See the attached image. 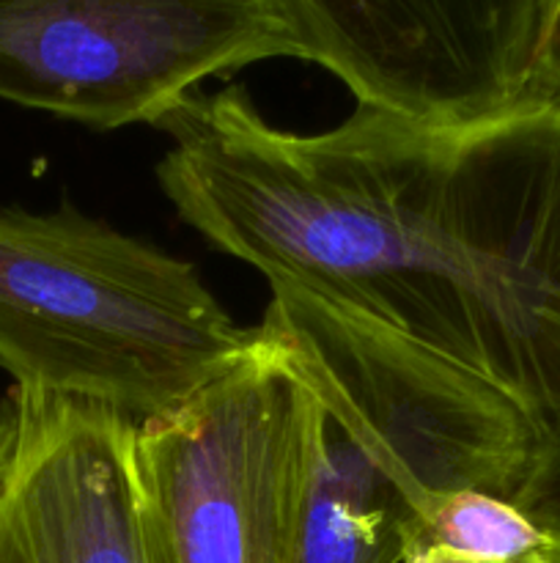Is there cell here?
<instances>
[{
	"label": "cell",
	"instance_id": "6da1fadb",
	"mask_svg": "<svg viewBox=\"0 0 560 563\" xmlns=\"http://www.w3.org/2000/svg\"><path fill=\"white\" fill-rule=\"evenodd\" d=\"M157 126V179L187 225L269 286L355 308L505 396L536 445L511 504L558 509L560 104L467 124L357 108L291 132L231 86Z\"/></svg>",
	"mask_w": 560,
	"mask_h": 563
},
{
	"label": "cell",
	"instance_id": "277c9868",
	"mask_svg": "<svg viewBox=\"0 0 560 563\" xmlns=\"http://www.w3.org/2000/svg\"><path fill=\"white\" fill-rule=\"evenodd\" d=\"M269 58H300L269 0H0V99L93 130Z\"/></svg>",
	"mask_w": 560,
	"mask_h": 563
},
{
	"label": "cell",
	"instance_id": "8992f818",
	"mask_svg": "<svg viewBox=\"0 0 560 563\" xmlns=\"http://www.w3.org/2000/svg\"><path fill=\"white\" fill-rule=\"evenodd\" d=\"M135 427L60 396L0 399V563H159Z\"/></svg>",
	"mask_w": 560,
	"mask_h": 563
},
{
	"label": "cell",
	"instance_id": "7a4b0ae2",
	"mask_svg": "<svg viewBox=\"0 0 560 563\" xmlns=\"http://www.w3.org/2000/svg\"><path fill=\"white\" fill-rule=\"evenodd\" d=\"M256 339L184 258L71 207H0V366L14 388L143 423L231 372Z\"/></svg>",
	"mask_w": 560,
	"mask_h": 563
},
{
	"label": "cell",
	"instance_id": "5b68a950",
	"mask_svg": "<svg viewBox=\"0 0 560 563\" xmlns=\"http://www.w3.org/2000/svg\"><path fill=\"white\" fill-rule=\"evenodd\" d=\"M357 108L467 124L530 99L555 0H269Z\"/></svg>",
	"mask_w": 560,
	"mask_h": 563
},
{
	"label": "cell",
	"instance_id": "9c48e42d",
	"mask_svg": "<svg viewBox=\"0 0 560 563\" xmlns=\"http://www.w3.org/2000/svg\"><path fill=\"white\" fill-rule=\"evenodd\" d=\"M530 99L560 104V0H555L552 20H549L547 38H544L541 58H538L536 77H533Z\"/></svg>",
	"mask_w": 560,
	"mask_h": 563
},
{
	"label": "cell",
	"instance_id": "ba28073f",
	"mask_svg": "<svg viewBox=\"0 0 560 563\" xmlns=\"http://www.w3.org/2000/svg\"><path fill=\"white\" fill-rule=\"evenodd\" d=\"M412 548H443L486 563H560V531L500 495L464 489L428 506L412 528Z\"/></svg>",
	"mask_w": 560,
	"mask_h": 563
},
{
	"label": "cell",
	"instance_id": "52a82bcc",
	"mask_svg": "<svg viewBox=\"0 0 560 563\" xmlns=\"http://www.w3.org/2000/svg\"><path fill=\"white\" fill-rule=\"evenodd\" d=\"M318 401L296 563H404L423 509L417 465L390 429Z\"/></svg>",
	"mask_w": 560,
	"mask_h": 563
},
{
	"label": "cell",
	"instance_id": "30bf717a",
	"mask_svg": "<svg viewBox=\"0 0 560 563\" xmlns=\"http://www.w3.org/2000/svg\"><path fill=\"white\" fill-rule=\"evenodd\" d=\"M404 563H486V561H472L464 559V555L448 553L443 548H412L406 553Z\"/></svg>",
	"mask_w": 560,
	"mask_h": 563
},
{
	"label": "cell",
	"instance_id": "3957f363",
	"mask_svg": "<svg viewBox=\"0 0 560 563\" xmlns=\"http://www.w3.org/2000/svg\"><path fill=\"white\" fill-rule=\"evenodd\" d=\"M135 427V473L159 563H296L318 401L272 339Z\"/></svg>",
	"mask_w": 560,
	"mask_h": 563
}]
</instances>
